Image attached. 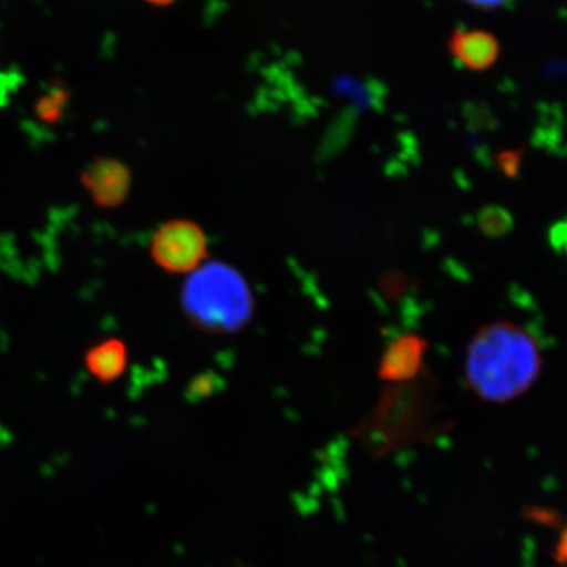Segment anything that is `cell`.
<instances>
[{"mask_svg": "<svg viewBox=\"0 0 567 567\" xmlns=\"http://www.w3.org/2000/svg\"><path fill=\"white\" fill-rule=\"evenodd\" d=\"M70 93L63 85H52L50 91L43 93L35 103V114L40 121L47 123L61 122L63 111L69 103Z\"/></svg>", "mask_w": 567, "mask_h": 567, "instance_id": "cell-10", "label": "cell"}, {"mask_svg": "<svg viewBox=\"0 0 567 567\" xmlns=\"http://www.w3.org/2000/svg\"><path fill=\"white\" fill-rule=\"evenodd\" d=\"M82 185L91 193L93 203L103 208L118 207L132 186L128 166L117 159L99 158L82 173Z\"/></svg>", "mask_w": 567, "mask_h": 567, "instance_id": "cell-6", "label": "cell"}, {"mask_svg": "<svg viewBox=\"0 0 567 567\" xmlns=\"http://www.w3.org/2000/svg\"><path fill=\"white\" fill-rule=\"evenodd\" d=\"M144 2L151 3L153 7H159V9H164V7L173 6L175 0H144Z\"/></svg>", "mask_w": 567, "mask_h": 567, "instance_id": "cell-16", "label": "cell"}, {"mask_svg": "<svg viewBox=\"0 0 567 567\" xmlns=\"http://www.w3.org/2000/svg\"><path fill=\"white\" fill-rule=\"evenodd\" d=\"M439 382L427 368L416 379L388 383L357 435L372 447H391L431 434L439 416Z\"/></svg>", "mask_w": 567, "mask_h": 567, "instance_id": "cell-3", "label": "cell"}, {"mask_svg": "<svg viewBox=\"0 0 567 567\" xmlns=\"http://www.w3.org/2000/svg\"><path fill=\"white\" fill-rule=\"evenodd\" d=\"M477 226L487 238H502L513 230L514 218L505 208L488 205L477 215Z\"/></svg>", "mask_w": 567, "mask_h": 567, "instance_id": "cell-9", "label": "cell"}, {"mask_svg": "<svg viewBox=\"0 0 567 567\" xmlns=\"http://www.w3.org/2000/svg\"><path fill=\"white\" fill-rule=\"evenodd\" d=\"M182 308L194 327L213 334H233L251 322L254 295L238 268L216 260L189 274L182 290Z\"/></svg>", "mask_w": 567, "mask_h": 567, "instance_id": "cell-2", "label": "cell"}, {"mask_svg": "<svg viewBox=\"0 0 567 567\" xmlns=\"http://www.w3.org/2000/svg\"><path fill=\"white\" fill-rule=\"evenodd\" d=\"M128 363V350L121 339H107L85 353V368L102 383L121 379Z\"/></svg>", "mask_w": 567, "mask_h": 567, "instance_id": "cell-8", "label": "cell"}, {"mask_svg": "<svg viewBox=\"0 0 567 567\" xmlns=\"http://www.w3.org/2000/svg\"><path fill=\"white\" fill-rule=\"evenodd\" d=\"M555 559L559 565H567V528L559 536L558 546L555 548Z\"/></svg>", "mask_w": 567, "mask_h": 567, "instance_id": "cell-14", "label": "cell"}, {"mask_svg": "<svg viewBox=\"0 0 567 567\" xmlns=\"http://www.w3.org/2000/svg\"><path fill=\"white\" fill-rule=\"evenodd\" d=\"M522 158H524V152L522 151H506L498 155V167L505 177L514 178L517 177L518 169L522 166Z\"/></svg>", "mask_w": 567, "mask_h": 567, "instance_id": "cell-11", "label": "cell"}, {"mask_svg": "<svg viewBox=\"0 0 567 567\" xmlns=\"http://www.w3.org/2000/svg\"><path fill=\"white\" fill-rule=\"evenodd\" d=\"M429 342L423 336L406 333L388 344L379 361V377L386 383H404L423 374Z\"/></svg>", "mask_w": 567, "mask_h": 567, "instance_id": "cell-5", "label": "cell"}, {"mask_svg": "<svg viewBox=\"0 0 567 567\" xmlns=\"http://www.w3.org/2000/svg\"><path fill=\"white\" fill-rule=\"evenodd\" d=\"M539 342L509 320L484 324L466 347L465 379L470 390L492 404L527 393L543 372Z\"/></svg>", "mask_w": 567, "mask_h": 567, "instance_id": "cell-1", "label": "cell"}, {"mask_svg": "<svg viewBox=\"0 0 567 567\" xmlns=\"http://www.w3.org/2000/svg\"><path fill=\"white\" fill-rule=\"evenodd\" d=\"M555 238H557L558 244H561L567 249V223L565 226L558 227Z\"/></svg>", "mask_w": 567, "mask_h": 567, "instance_id": "cell-15", "label": "cell"}, {"mask_svg": "<svg viewBox=\"0 0 567 567\" xmlns=\"http://www.w3.org/2000/svg\"><path fill=\"white\" fill-rule=\"evenodd\" d=\"M450 52L466 70L484 71L499 58V41L494 33L481 29H457L451 35Z\"/></svg>", "mask_w": 567, "mask_h": 567, "instance_id": "cell-7", "label": "cell"}, {"mask_svg": "<svg viewBox=\"0 0 567 567\" xmlns=\"http://www.w3.org/2000/svg\"><path fill=\"white\" fill-rule=\"evenodd\" d=\"M151 254L153 262L167 274H193L207 259V235L197 223L173 219L153 235Z\"/></svg>", "mask_w": 567, "mask_h": 567, "instance_id": "cell-4", "label": "cell"}, {"mask_svg": "<svg viewBox=\"0 0 567 567\" xmlns=\"http://www.w3.org/2000/svg\"><path fill=\"white\" fill-rule=\"evenodd\" d=\"M410 278L402 274H390L382 279V292L388 298H399L410 287Z\"/></svg>", "mask_w": 567, "mask_h": 567, "instance_id": "cell-12", "label": "cell"}, {"mask_svg": "<svg viewBox=\"0 0 567 567\" xmlns=\"http://www.w3.org/2000/svg\"><path fill=\"white\" fill-rule=\"evenodd\" d=\"M465 2L481 10H498L506 7L507 3L514 2V0H465Z\"/></svg>", "mask_w": 567, "mask_h": 567, "instance_id": "cell-13", "label": "cell"}]
</instances>
